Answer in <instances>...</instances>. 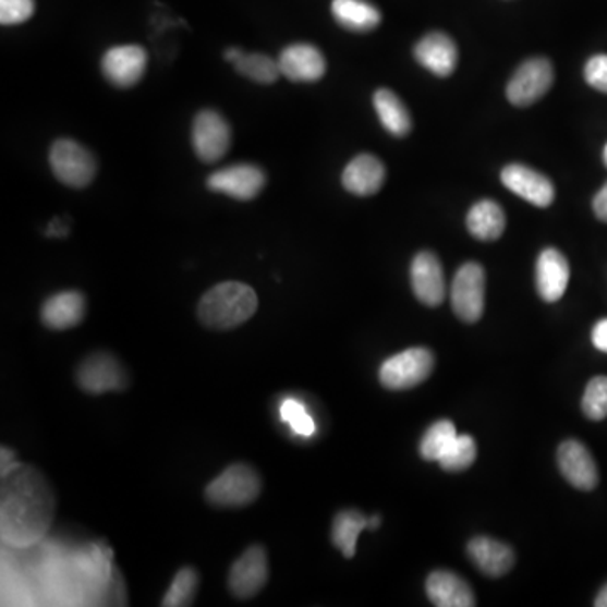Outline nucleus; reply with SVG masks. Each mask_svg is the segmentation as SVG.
<instances>
[{
	"mask_svg": "<svg viewBox=\"0 0 607 607\" xmlns=\"http://www.w3.org/2000/svg\"><path fill=\"white\" fill-rule=\"evenodd\" d=\"M57 513V495L45 474L15 462L2 471L0 488V537L9 547L39 544Z\"/></svg>",
	"mask_w": 607,
	"mask_h": 607,
	"instance_id": "nucleus-1",
	"label": "nucleus"
},
{
	"mask_svg": "<svg viewBox=\"0 0 607 607\" xmlns=\"http://www.w3.org/2000/svg\"><path fill=\"white\" fill-rule=\"evenodd\" d=\"M258 298L254 289L242 282L218 283L198 304L202 325L215 331H230L257 313Z\"/></svg>",
	"mask_w": 607,
	"mask_h": 607,
	"instance_id": "nucleus-2",
	"label": "nucleus"
},
{
	"mask_svg": "<svg viewBox=\"0 0 607 607\" xmlns=\"http://www.w3.org/2000/svg\"><path fill=\"white\" fill-rule=\"evenodd\" d=\"M262 479L248 464H231L206 486L208 503L218 508H243L260 496Z\"/></svg>",
	"mask_w": 607,
	"mask_h": 607,
	"instance_id": "nucleus-3",
	"label": "nucleus"
},
{
	"mask_svg": "<svg viewBox=\"0 0 607 607\" xmlns=\"http://www.w3.org/2000/svg\"><path fill=\"white\" fill-rule=\"evenodd\" d=\"M49 165L52 174L57 175L60 183L76 190L88 186L97 174V160L94 154L71 138H58L52 144L49 150Z\"/></svg>",
	"mask_w": 607,
	"mask_h": 607,
	"instance_id": "nucleus-4",
	"label": "nucleus"
},
{
	"mask_svg": "<svg viewBox=\"0 0 607 607\" xmlns=\"http://www.w3.org/2000/svg\"><path fill=\"white\" fill-rule=\"evenodd\" d=\"M434 354L427 348H410L385 360L380 368V381L388 390H409L430 377Z\"/></svg>",
	"mask_w": 607,
	"mask_h": 607,
	"instance_id": "nucleus-5",
	"label": "nucleus"
},
{
	"mask_svg": "<svg viewBox=\"0 0 607 607\" xmlns=\"http://www.w3.org/2000/svg\"><path fill=\"white\" fill-rule=\"evenodd\" d=\"M486 274L476 262H468L456 274L451 288V306L464 323H476L485 313Z\"/></svg>",
	"mask_w": 607,
	"mask_h": 607,
	"instance_id": "nucleus-6",
	"label": "nucleus"
},
{
	"mask_svg": "<svg viewBox=\"0 0 607 607\" xmlns=\"http://www.w3.org/2000/svg\"><path fill=\"white\" fill-rule=\"evenodd\" d=\"M80 388L90 396H104L109 391H120L128 387V372L113 354L94 353L80 363L76 369Z\"/></svg>",
	"mask_w": 607,
	"mask_h": 607,
	"instance_id": "nucleus-7",
	"label": "nucleus"
},
{
	"mask_svg": "<svg viewBox=\"0 0 607 607\" xmlns=\"http://www.w3.org/2000/svg\"><path fill=\"white\" fill-rule=\"evenodd\" d=\"M554 66L547 58H530L520 64L507 85V97L514 107H530L554 85Z\"/></svg>",
	"mask_w": 607,
	"mask_h": 607,
	"instance_id": "nucleus-8",
	"label": "nucleus"
},
{
	"mask_svg": "<svg viewBox=\"0 0 607 607\" xmlns=\"http://www.w3.org/2000/svg\"><path fill=\"white\" fill-rule=\"evenodd\" d=\"M191 138L196 156L206 165H215L230 149L231 129L217 110H202L194 117Z\"/></svg>",
	"mask_w": 607,
	"mask_h": 607,
	"instance_id": "nucleus-9",
	"label": "nucleus"
},
{
	"mask_svg": "<svg viewBox=\"0 0 607 607\" xmlns=\"http://www.w3.org/2000/svg\"><path fill=\"white\" fill-rule=\"evenodd\" d=\"M269 579L267 551L262 545H252L231 566L228 588L236 599H252L257 596Z\"/></svg>",
	"mask_w": 607,
	"mask_h": 607,
	"instance_id": "nucleus-10",
	"label": "nucleus"
},
{
	"mask_svg": "<svg viewBox=\"0 0 607 607\" xmlns=\"http://www.w3.org/2000/svg\"><path fill=\"white\" fill-rule=\"evenodd\" d=\"M267 184V175L255 165H235L208 175L206 186L213 193L227 194L240 202L257 198Z\"/></svg>",
	"mask_w": 607,
	"mask_h": 607,
	"instance_id": "nucleus-11",
	"label": "nucleus"
},
{
	"mask_svg": "<svg viewBox=\"0 0 607 607\" xmlns=\"http://www.w3.org/2000/svg\"><path fill=\"white\" fill-rule=\"evenodd\" d=\"M146 49L137 45L116 46L101 58V73L119 88H131L137 85L146 73Z\"/></svg>",
	"mask_w": 607,
	"mask_h": 607,
	"instance_id": "nucleus-12",
	"label": "nucleus"
},
{
	"mask_svg": "<svg viewBox=\"0 0 607 607\" xmlns=\"http://www.w3.org/2000/svg\"><path fill=\"white\" fill-rule=\"evenodd\" d=\"M501 183L511 193L538 208H547L556 199V187L547 175L525 165H510L501 171Z\"/></svg>",
	"mask_w": 607,
	"mask_h": 607,
	"instance_id": "nucleus-13",
	"label": "nucleus"
},
{
	"mask_svg": "<svg viewBox=\"0 0 607 607\" xmlns=\"http://www.w3.org/2000/svg\"><path fill=\"white\" fill-rule=\"evenodd\" d=\"M410 282L415 298L428 307H437L446 299V277L439 258L430 252H421L410 265Z\"/></svg>",
	"mask_w": 607,
	"mask_h": 607,
	"instance_id": "nucleus-14",
	"label": "nucleus"
},
{
	"mask_svg": "<svg viewBox=\"0 0 607 607\" xmlns=\"http://www.w3.org/2000/svg\"><path fill=\"white\" fill-rule=\"evenodd\" d=\"M557 459H559L560 473L570 485L582 491H591L596 488L599 483V473H597L593 454L588 452L584 444L574 439L566 440L560 444Z\"/></svg>",
	"mask_w": 607,
	"mask_h": 607,
	"instance_id": "nucleus-15",
	"label": "nucleus"
},
{
	"mask_svg": "<svg viewBox=\"0 0 607 607\" xmlns=\"http://www.w3.org/2000/svg\"><path fill=\"white\" fill-rule=\"evenodd\" d=\"M280 73L295 83H313L326 73V60L323 52L309 43L288 46L280 52Z\"/></svg>",
	"mask_w": 607,
	"mask_h": 607,
	"instance_id": "nucleus-16",
	"label": "nucleus"
},
{
	"mask_svg": "<svg viewBox=\"0 0 607 607\" xmlns=\"http://www.w3.org/2000/svg\"><path fill=\"white\" fill-rule=\"evenodd\" d=\"M414 57L418 64L440 78L452 75L458 66V46L448 34L428 33L415 45Z\"/></svg>",
	"mask_w": 607,
	"mask_h": 607,
	"instance_id": "nucleus-17",
	"label": "nucleus"
},
{
	"mask_svg": "<svg viewBox=\"0 0 607 607\" xmlns=\"http://www.w3.org/2000/svg\"><path fill=\"white\" fill-rule=\"evenodd\" d=\"M387 169L378 157L360 154L344 168L341 183L354 196H373L384 187Z\"/></svg>",
	"mask_w": 607,
	"mask_h": 607,
	"instance_id": "nucleus-18",
	"label": "nucleus"
},
{
	"mask_svg": "<svg viewBox=\"0 0 607 607\" xmlns=\"http://www.w3.org/2000/svg\"><path fill=\"white\" fill-rule=\"evenodd\" d=\"M86 314L85 295L78 291H64L46 299L41 307V320L52 331L76 328Z\"/></svg>",
	"mask_w": 607,
	"mask_h": 607,
	"instance_id": "nucleus-19",
	"label": "nucleus"
},
{
	"mask_svg": "<svg viewBox=\"0 0 607 607\" xmlns=\"http://www.w3.org/2000/svg\"><path fill=\"white\" fill-rule=\"evenodd\" d=\"M425 593L437 607L476 606L473 591L464 579L449 570H436L425 582Z\"/></svg>",
	"mask_w": 607,
	"mask_h": 607,
	"instance_id": "nucleus-20",
	"label": "nucleus"
},
{
	"mask_svg": "<svg viewBox=\"0 0 607 607\" xmlns=\"http://www.w3.org/2000/svg\"><path fill=\"white\" fill-rule=\"evenodd\" d=\"M570 267L559 250L545 248L537 260V291L545 302H557L569 286Z\"/></svg>",
	"mask_w": 607,
	"mask_h": 607,
	"instance_id": "nucleus-21",
	"label": "nucleus"
},
{
	"mask_svg": "<svg viewBox=\"0 0 607 607\" xmlns=\"http://www.w3.org/2000/svg\"><path fill=\"white\" fill-rule=\"evenodd\" d=\"M468 554L474 566L489 578H501L508 574L514 563L511 547L488 537H476L468 544Z\"/></svg>",
	"mask_w": 607,
	"mask_h": 607,
	"instance_id": "nucleus-22",
	"label": "nucleus"
},
{
	"mask_svg": "<svg viewBox=\"0 0 607 607\" xmlns=\"http://www.w3.org/2000/svg\"><path fill=\"white\" fill-rule=\"evenodd\" d=\"M332 17L353 33H369L381 23V12L368 0H332Z\"/></svg>",
	"mask_w": 607,
	"mask_h": 607,
	"instance_id": "nucleus-23",
	"label": "nucleus"
},
{
	"mask_svg": "<svg viewBox=\"0 0 607 607\" xmlns=\"http://www.w3.org/2000/svg\"><path fill=\"white\" fill-rule=\"evenodd\" d=\"M466 224L474 239L481 240V242H495L503 235L507 217L498 203L483 199L468 213Z\"/></svg>",
	"mask_w": 607,
	"mask_h": 607,
	"instance_id": "nucleus-24",
	"label": "nucleus"
},
{
	"mask_svg": "<svg viewBox=\"0 0 607 607\" xmlns=\"http://www.w3.org/2000/svg\"><path fill=\"white\" fill-rule=\"evenodd\" d=\"M373 105L385 131L390 132L393 137H405L412 131L409 109L393 92L380 88L373 97Z\"/></svg>",
	"mask_w": 607,
	"mask_h": 607,
	"instance_id": "nucleus-25",
	"label": "nucleus"
},
{
	"mask_svg": "<svg viewBox=\"0 0 607 607\" xmlns=\"http://www.w3.org/2000/svg\"><path fill=\"white\" fill-rule=\"evenodd\" d=\"M365 529H368V518L363 517L360 511H341L336 514L335 523H332V544L347 559H353L360 533Z\"/></svg>",
	"mask_w": 607,
	"mask_h": 607,
	"instance_id": "nucleus-26",
	"label": "nucleus"
},
{
	"mask_svg": "<svg viewBox=\"0 0 607 607\" xmlns=\"http://www.w3.org/2000/svg\"><path fill=\"white\" fill-rule=\"evenodd\" d=\"M233 66H235L239 75L245 76L252 82L260 83V85H272L282 75L279 61L267 57V54H258V52H254V54L243 52L242 57L233 63Z\"/></svg>",
	"mask_w": 607,
	"mask_h": 607,
	"instance_id": "nucleus-27",
	"label": "nucleus"
},
{
	"mask_svg": "<svg viewBox=\"0 0 607 607\" xmlns=\"http://www.w3.org/2000/svg\"><path fill=\"white\" fill-rule=\"evenodd\" d=\"M458 433H456V425L451 421H439L428 427L427 433L424 434L421 440L422 458L425 461L439 462L448 449L454 442Z\"/></svg>",
	"mask_w": 607,
	"mask_h": 607,
	"instance_id": "nucleus-28",
	"label": "nucleus"
},
{
	"mask_svg": "<svg viewBox=\"0 0 607 607\" xmlns=\"http://www.w3.org/2000/svg\"><path fill=\"white\" fill-rule=\"evenodd\" d=\"M199 575L196 570L186 567L181 569L175 578L172 579L171 587L166 593L162 606L166 607H181L190 606L193 603L196 591H198Z\"/></svg>",
	"mask_w": 607,
	"mask_h": 607,
	"instance_id": "nucleus-29",
	"label": "nucleus"
},
{
	"mask_svg": "<svg viewBox=\"0 0 607 607\" xmlns=\"http://www.w3.org/2000/svg\"><path fill=\"white\" fill-rule=\"evenodd\" d=\"M477 446L471 436H458L448 452L440 458L439 464L442 470L458 473L468 470L476 461Z\"/></svg>",
	"mask_w": 607,
	"mask_h": 607,
	"instance_id": "nucleus-30",
	"label": "nucleus"
},
{
	"mask_svg": "<svg viewBox=\"0 0 607 607\" xmlns=\"http://www.w3.org/2000/svg\"><path fill=\"white\" fill-rule=\"evenodd\" d=\"M280 421L286 422L292 428V433L301 437H311L316 434L314 418L307 414L304 403L295 399L283 400L279 409Z\"/></svg>",
	"mask_w": 607,
	"mask_h": 607,
	"instance_id": "nucleus-31",
	"label": "nucleus"
},
{
	"mask_svg": "<svg viewBox=\"0 0 607 607\" xmlns=\"http://www.w3.org/2000/svg\"><path fill=\"white\" fill-rule=\"evenodd\" d=\"M582 410L591 421H603L607 417V377H596L585 387Z\"/></svg>",
	"mask_w": 607,
	"mask_h": 607,
	"instance_id": "nucleus-32",
	"label": "nucleus"
},
{
	"mask_svg": "<svg viewBox=\"0 0 607 607\" xmlns=\"http://www.w3.org/2000/svg\"><path fill=\"white\" fill-rule=\"evenodd\" d=\"M34 11V0H0V23L4 26L26 23Z\"/></svg>",
	"mask_w": 607,
	"mask_h": 607,
	"instance_id": "nucleus-33",
	"label": "nucleus"
},
{
	"mask_svg": "<svg viewBox=\"0 0 607 607\" xmlns=\"http://www.w3.org/2000/svg\"><path fill=\"white\" fill-rule=\"evenodd\" d=\"M584 78L594 90L607 94V54L588 58L584 66Z\"/></svg>",
	"mask_w": 607,
	"mask_h": 607,
	"instance_id": "nucleus-34",
	"label": "nucleus"
},
{
	"mask_svg": "<svg viewBox=\"0 0 607 607\" xmlns=\"http://www.w3.org/2000/svg\"><path fill=\"white\" fill-rule=\"evenodd\" d=\"M591 338H593V344L597 350L607 353V317L606 319H600L599 323L594 326Z\"/></svg>",
	"mask_w": 607,
	"mask_h": 607,
	"instance_id": "nucleus-35",
	"label": "nucleus"
},
{
	"mask_svg": "<svg viewBox=\"0 0 607 607\" xmlns=\"http://www.w3.org/2000/svg\"><path fill=\"white\" fill-rule=\"evenodd\" d=\"M593 208L596 217L604 221V223H607V183L594 196Z\"/></svg>",
	"mask_w": 607,
	"mask_h": 607,
	"instance_id": "nucleus-36",
	"label": "nucleus"
},
{
	"mask_svg": "<svg viewBox=\"0 0 607 607\" xmlns=\"http://www.w3.org/2000/svg\"><path fill=\"white\" fill-rule=\"evenodd\" d=\"M242 54H243L242 49L230 48L227 49V52H224V60L230 61V63H235V61L239 60V58L242 57Z\"/></svg>",
	"mask_w": 607,
	"mask_h": 607,
	"instance_id": "nucleus-37",
	"label": "nucleus"
},
{
	"mask_svg": "<svg viewBox=\"0 0 607 607\" xmlns=\"http://www.w3.org/2000/svg\"><path fill=\"white\" fill-rule=\"evenodd\" d=\"M594 606L596 607H607V584L600 588L599 594H597L596 600H594Z\"/></svg>",
	"mask_w": 607,
	"mask_h": 607,
	"instance_id": "nucleus-38",
	"label": "nucleus"
},
{
	"mask_svg": "<svg viewBox=\"0 0 607 607\" xmlns=\"http://www.w3.org/2000/svg\"><path fill=\"white\" fill-rule=\"evenodd\" d=\"M381 520L380 517H373L368 518V529H378L380 526Z\"/></svg>",
	"mask_w": 607,
	"mask_h": 607,
	"instance_id": "nucleus-39",
	"label": "nucleus"
},
{
	"mask_svg": "<svg viewBox=\"0 0 607 607\" xmlns=\"http://www.w3.org/2000/svg\"><path fill=\"white\" fill-rule=\"evenodd\" d=\"M603 159H604V165L607 166V144L606 147H604Z\"/></svg>",
	"mask_w": 607,
	"mask_h": 607,
	"instance_id": "nucleus-40",
	"label": "nucleus"
}]
</instances>
